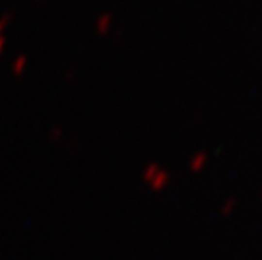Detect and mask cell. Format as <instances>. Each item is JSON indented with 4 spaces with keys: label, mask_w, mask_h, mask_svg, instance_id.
<instances>
[{
    "label": "cell",
    "mask_w": 262,
    "mask_h": 260,
    "mask_svg": "<svg viewBox=\"0 0 262 260\" xmlns=\"http://www.w3.org/2000/svg\"><path fill=\"white\" fill-rule=\"evenodd\" d=\"M171 182V174L166 169H159V172L149 181V186L152 191H162Z\"/></svg>",
    "instance_id": "cell-1"
},
{
    "label": "cell",
    "mask_w": 262,
    "mask_h": 260,
    "mask_svg": "<svg viewBox=\"0 0 262 260\" xmlns=\"http://www.w3.org/2000/svg\"><path fill=\"white\" fill-rule=\"evenodd\" d=\"M207 160H209V155L207 152H196L189 162V169L192 172H201L207 165Z\"/></svg>",
    "instance_id": "cell-2"
},
{
    "label": "cell",
    "mask_w": 262,
    "mask_h": 260,
    "mask_svg": "<svg viewBox=\"0 0 262 260\" xmlns=\"http://www.w3.org/2000/svg\"><path fill=\"white\" fill-rule=\"evenodd\" d=\"M110 24H112V15H109V13H105V15H100L96 19V29L99 31H105L110 27Z\"/></svg>",
    "instance_id": "cell-3"
},
{
    "label": "cell",
    "mask_w": 262,
    "mask_h": 260,
    "mask_svg": "<svg viewBox=\"0 0 262 260\" xmlns=\"http://www.w3.org/2000/svg\"><path fill=\"white\" fill-rule=\"evenodd\" d=\"M159 169H160V166H159V163H149L145 168V171H143V179H145V182H147L149 184V181L154 177L159 172Z\"/></svg>",
    "instance_id": "cell-4"
},
{
    "label": "cell",
    "mask_w": 262,
    "mask_h": 260,
    "mask_svg": "<svg viewBox=\"0 0 262 260\" xmlns=\"http://www.w3.org/2000/svg\"><path fill=\"white\" fill-rule=\"evenodd\" d=\"M236 205H237V202H236V199L234 198H229V199H226V201L223 202V205H221V215L223 216H229L231 213L234 212V209H236Z\"/></svg>",
    "instance_id": "cell-5"
},
{
    "label": "cell",
    "mask_w": 262,
    "mask_h": 260,
    "mask_svg": "<svg viewBox=\"0 0 262 260\" xmlns=\"http://www.w3.org/2000/svg\"><path fill=\"white\" fill-rule=\"evenodd\" d=\"M11 15H13V11H6L5 15H3V17L0 19V30H2V27H3L6 22H8V19L11 17Z\"/></svg>",
    "instance_id": "cell-6"
},
{
    "label": "cell",
    "mask_w": 262,
    "mask_h": 260,
    "mask_svg": "<svg viewBox=\"0 0 262 260\" xmlns=\"http://www.w3.org/2000/svg\"><path fill=\"white\" fill-rule=\"evenodd\" d=\"M24 61H25V58H24V57H21V58H19L17 61H16V68H21Z\"/></svg>",
    "instance_id": "cell-7"
},
{
    "label": "cell",
    "mask_w": 262,
    "mask_h": 260,
    "mask_svg": "<svg viewBox=\"0 0 262 260\" xmlns=\"http://www.w3.org/2000/svg\"><path fill=\"white\" fill-rule=\"evenodd\" d=\"M3 44H5V38H3V36H0V49L3 47Z\"/></svg>",
    "instance_id": "cell-8"
},
{
    "label": "cell",
    "mask_w": 262,
    "mask_h": 260,
    "mask_svg": "<svg viewBox=\"0 0 262 260\" xmlns=\"http://www.w3.org/2000/svg\"><path fill=\"white\" fill-rule=\"evenodd\" d=\"M261 198H262V191H261Z\"/></svg>",
    "instance_id": "cell-9"
}]
</instances>
